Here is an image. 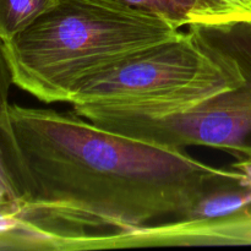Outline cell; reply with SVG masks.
Here are the masks:
<instances>
[{
    "mask_svg": "<svg viewBox=\"0 0 251 251\" xmlns=\"http://www.w3.org/2000/svg\"><path fill=\"white\" fill-rule=\"evenodd\" d=\"M161 15L179 27L225 24L220 0H103Z\"/></svg>",
    "mask_w": 251,
    "mask_h": 251,
    "instance_id": "obj_6",
    "label": "cell"
},
{
    "mask_svg": "<svg viewBox=\"0 0 251 251\" xmlns=\"http://www.w3.org/2000/svg\"><path fill=\"white\" fill-rule=\"evenodd\" d=\"M29 180L22 223L43 235L87 228L131 230L184 218L215 180L240 172L216 168L168 149L97 126L76 113L10 105Z\"/></svg>",
    "mask_w": 251,
    "mask_h": 251,
    "instance_id": "obj_1",
    "label": "cell"
},
{
    "mask_svg": "<svg viewBox=\"0 0 251 251\" xmlns=\"http://www.w3.org/2000/svg\"><path fill=\"white\" fill-rule=\"evenodd\" d=\"M244 80L229 54L188 28L100 71L76 91L70 104L158 114L233 90Z\"/></svg>",
    "mask_w": 251,
    "mask_h": 251,
    "instance_id": "obj_3",
    "label": "cell"
},
{
    "mask_svg": "<svg viewBox=\"0 0 251 251\" xmlns=\"http://www.w3.org/2000/svg\"><path fill=\"white\" fill-rule=\"evenodd\" d=\"M0 203H5V202H4V201H2V200H1V199H0Z\"/></svg>",
    "mask_w": 251,
    "mask_h": 251,
    "instance_id": "obj_10",
    "label": "cell"
},
{
    "mask_svg": "<svg viewBox=\"0 0 251 251\" xmlns=\"http://www.w3.org/2000/svg\"><path fill=\"white\" fill-rule=\"evenodd\" d=\"M181 27L157 14L103 0H59L5 42L14 85L44 103L68 102L100 71L171 41Z\"/></svg>",
    "mask_w": 251,
    "mask_h": 251,
    "instance_id": "obj_2",
    "label": "cell"
},
{
    "mask_svg": "<svg viewBox=\"0 0 251 251\" xmlns=\"http://www.w3.org/2000/svg\"><path fill=\"white\" fill-rule=\"evenodd\" d=\"M11 85L12 74L0 41V199L20 210L28 198L29 180L10 120Z\"/></svg>",
    "mask_w": 251,
    "mask_h": 251,
    "instance_id": "obj_5",
    "label": "cell"
},
{
    "mask_svg": "<svg viewBox=\"0 0 251 251\" xmlns=\"http://www.w3.org/2000/svg\"><path fill=\"white\" fill-rule=\"evenodd\" d=\"M225 12V24L251 21V0H220Z\"/></svg>",
    "mask_w": 251,
    "mask_h": 251,
    "instance_id": "obj_9",
    "label": "cell"
},
{
    "mask_svg": "<svg viewBox=\"0 0 251 251\" xmlns=\"http://www.w3.org/2000/svg\"><path fill=\"white\" fill-rule=\"evenodd\" d=\"M203 41L229 54L244 82L183 109L141 114L112 107L74 109L97 126L168 149L207 146L235 158L251 157V21L188 26Z\"/></svg>",
    "mask_w": 251,
    "mask_h": 251,
    "instance_id": "obj_4",
    "label": "cell"
},
{
    "mask_svg": "<svg viewBox=\"0 0 251 251\" xmlns=\"http://www.w3.org/2000/svg\"><path fill=\"white\" fill-rule=\"evenodd\" d=\"M59 0H0V41H11L26 31Z\"/></svg>",
    "mask_w": 251,
    "mask_h": 251,
    "instance_id": "obj_8",
    "label": "cell"
},
{
    "mask_svg": "<svg viewBox=\"0 0 251 251\" xmlns=\"http://www.w3.org/2000/svg\"><path fill=\"white\" fill-rule=\"evenodd\" d=\"M243 174L232 178H222L215 180L198 205L186 217L188 220L221 217L238 212L251 206V190L242 181Z\"/></svg>",
    "mask_w": 251,
    "mask_h": 251,
    "instance_id": "obj_7",
    "label": "cell"
}]
</instances>
